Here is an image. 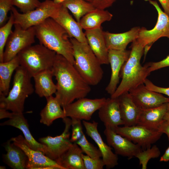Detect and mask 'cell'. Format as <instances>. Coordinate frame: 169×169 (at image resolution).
<instances>
[{
	"instance_id": "obj_1",
	"label": "cell",
	"mask_w": 169,
	"mask_h": 169,
	"mask_svg": "<svg viewBox=\"0 0 169 169\" xmlns=\"http://www.w3.org/2000/svg\"><path fill=\"white\" fill-rule=\"evenodd\" d=\"M52 71L57 82L55 97L62 108L76 99L85 97L90 92V85L62 55L56 54Z\"/></svg>"
},
{
	"instance_id": "obj_2",
	"label": "cell",
	"mask_w": 169,
	"mask_h": 169,
	"mask_svg": "<svg viewBox=\"0 0 169 169\" xmlns=\"http://www.w3.org/2000/svg\"><path fill=\"white\" fill-rule=\"evenodd\" d=\"M131 48L130 56L120 71V76L121 81L111 98H118L122 94L144 84L150 74L148 71L147 63L142 66L140 63L144 53V47L136 39L132 42Z\"/></svg>"
},
{
	"instance_id": "obj_3",
	"label": "cell",
	"mask_w": 169,
	"mask_h": 169,
	"mask_svg": "<svg viewBox=\"0 0 169 169\" xmlns=\"http://www.w3.org/2000/svg\"><path fill=\"white\" fill-rule=\"evenodd\" d=\"M35 27L39 44L61 55L74 65L72 44L66 30L51 18Z\"/></svg>"
},
{
	"instance_id": "obj_4",
	"label": "cell",
	"mask_w": 169,
	"mask_h": 169,
	"mask_svg": "<svg viewBox=\"0 0 169 169\" xmlns=\"http://www.w3.org/2000/svg\"><path fill=\"white\" fill-rule=\"evenodd\" d=\"M72 44L74 65L84 79L90 85L98 84L102 79L101 64L88 43L70 38Z\"/></svg>"
},
{
	"instance_id": "obj_5",
	"label": "cell",
	"mask_w": 169,
	"mask_h": 169,
	"mask_svg": "<svg viewBox=\"0 0 169 169\" xmlns=\"http://www.w3.org/2000/svg\"><path fill=\"white\" fill-rule=\"evenodd\" d=\"M32 77L23 67L15 70L13 86L6 96L0 95V108L16 113H23L26 99L33 92Z\"/></svg>"
},
{
	"instance_id": "obj_6",
	"label": "cell",
	"mask_w": 169,
	"mask_h": 169,
	"mask_svg": "<svg viewBox=\"0 0 169 169\" xmlns=\"http://www.w3.org/2000/svg\"><path fill=\"white\" fill-rule=\"evenodd\" d=\"M56 53L39 44L23 49L18 54L20 65L32 77L43 71L52 70Z\"/></svg>"
},
{
	"instance_id": "obj_7",
	"label": "cell",
	"mask_w": 169,
	"mask_h": 169,
	"mask_svg": "<svg viewBox=\"0 0 169 169\" xmlns=\"http://www.w3.org/2000/svg\"><path fill=\"white\" fill-rule=\"evenodd\" d=\"M62 5V3H56L53 0H45L35 9L26 13H19L14 6L11 11L14 16V24L26 29L52 18L58 13Z\"/></svg>"
},
{
	"instance_id": "obj_8",
	"label": "cell",
	"mask_w": 169,
	"mask_h": 169,
	"mask_svg": "<svg viewBox=\"0 0 169 169\" xmlns=\"http://www.w3.org/2000/svg\"><path fill=\"white\" fill-rule=\"evenodd\" d=\"M148 0L155 8L158 16L154 27L150 30L141 28L136 39L144 47L146 54L152 44L160 38L166 37L169 39V15L162 11L156 1Z\"/></svg>"
},
{
	"instance_id": "obj_9",
	"label": "cell",
	"mask_w": 169,
	"mask_h": 169,
	"mask_svg": "<svg viewBox=\"0 0 169 169\" xmlns=\"http://www.w3.org/2000/svg\"><path fill=\"white\" fill-rule=\"evenodd\" d=\"M7 42L3 55V62L8 61L17 56L21 51L35 42V26L24 29L14 24Z\"/></svg>"
},
{
	"instance_id": "obj_10",
	"label": "cell",
	"mask_w": 169,
	"mask_h": 169,
	"mask_svg": "<svg viewBox=\"0 0 169 169\" xmlns=\"http://www.w3.org/2000/svg\"><path fill=\"white\" fill-rule=\"evenodd\" d=\"M117 134L139 145L143 150L151 147L159 140L163 133L136 125L131 126H119L112 128Z\"/></svg>"
},
{
	"instance_id": "obj_11",
	"label": "cell",
	"mask_w": 169,
	"mask_h": 169,
	"mask_svg": "<svg viewBox=\"0 0 169 169\" xmlns=\"http://www.w3.org/2000/svg\"><path fill=\"white\" fill-rule=\"evenodd\" d=\"M62 119L65 124V128L62 134L55 137L48 136L39 139V142L45 146L47 148L45 155L55 161L73 144L70 138L71 119L67 117Z\"/></svg>"
},
{
	"instance_id": "obj_12",
	"label": "cell",
	"mask_w": 169,
	"mask_h": 169,
	"mask_svg": "<svg viewBox=\"0 0 169 169\" xmlns=\"http://www.w3.org/2000/svg\"><path fill=\"white\" fill-rule=\"evenodd\" d=\"M106 99L105 97L95 99L83 98L63 107V109L66 117L81 120H89L93 114L99 110Z\"/></svg>"
},
{
	"instance_id": "obj_13",
	"label": "cell",
	"mask_w": 169,
	"mask_h": 169,
	"mask_svg": "<svg viewBox=\"0 0 169 169\" xmlns=\"http://www.w3.org/2000/svg\"><path fill=\"white\" fill-rule=\"evenodd\" d=\"M10 139L22 149L27 156V169H64L56 161L49 158L42 152L31 148L22 136L19 135Z\"/></svg>"
},
{
	"instance_id": "obj_14",
	"label": "cell",
	"mask_w": 169,
	"mask_h": 169,
	"mask_svg": "<svg viewBox=\"0 0 169 169\" xmlns=\"http://www.w3.org/2000/svg\"><path fill=\"white\" fill-rule=\"evenodd\" d=\"M104 133L108 145L112 147L117 155L127 157L130 159L142 151L140 146L132 142L127 138L117 133L108 125H105Z\"/></svg>"
},
{
	"instance_id": "obj_15",
	"label": "cell",
	"mask_w": 169,
	"mask_h": 169,
	"mask_svg": "<svg viewBox=\"0 0 169 169\" xmlns=\"http://www.w3.org/2000/svg\"><path fill=\"white\" fill-rule=\"evenodd\" d=\"M129 92L136 104L142 110L157 107L169 102L168 98L148 89L144 84L131 89Z\"/></svg>"
},
{
	"instance_id": "obj_16",
	"label": "cell",
	"mask_w": 169,
	"mask_h": 169,
	"mask_svg": "<svg viewBox=\"0 0 169 169\" xmlns=\"http://www.w3.org/2000/svg\"><path fill=\"white\" fill-rule=\"evenodd\" d=\"M86 134L95 142L102 154L106 168H113L118 164V155L114 153L111 146L103 141L98 130V123L93 121L90 122L83 120Z\"/></svg>"
},
{
	"instance_id": "obj_17",
	"label": "cell",
	"mask_w": 169,
	"mask_h": 169,
	"mask_svg": "<svg viewBox=\"0 0 169 169\" xmlns=\"http://www.w3.org/2000/svg\"><path fill=\"white\" fill-rule=\"evenodd\" d=\"M130 52V50L126 49L108 50V60L111 72L110 81L105 90L110 96L114 93L117 87L121 70L123 64L128 60Z\"/></svg>"
},
{
	"instance_id": "obj_18",
	"label": "cell",
	"mask_w": 169,
	"mask_h": 169,
	"mask_svg": "<svg viewBox=\"0 0 169 169\" xmlns=\"http://www.w3.org/2000/svg\"><path fill=\"white\" fill-rule=\"evenodd\" d=\"M52 18L66 30L70 38H74L81 43H88L79 23L74 19L68 9L62 5L58 13Z\"/></svg>"
},
{
	"instance_id": "obj_19",
	"label": "cell",
	"mask_w": 169,
	"mask_h": 169,
	"mask_svg": "<svg viewBox=\"0 0 169 169\" xmlns=\"http://www.w3.org/2000/svg\"><path fill=\"white\" fill-rule=\"evenodd\" d=\"M88 43L101 64H108V50L107 47L102 27L85 30Z\"/></svg>"
},
{
	"instance_id": "obj_20",
	"label": "cell",
	"mask_w": 169,
	"mask_h": 169,
	"mask_svg": "<svg viewBox=\"0 0 169 169\" xmlns=\"http://www.w3.org/2000/svg\"><path fill=\"white\" fill-rule=\"evenodd\" d=\"M99 117L104 124L113 128L124 125L120 110L118 98H108L99 109Z\"/></svg>"
},
{
	"instance_id": "obj_21",
	"label": "cell",
	"mask_w": 169,
	"mask_h": 169,
	"mask_svg": "<svg viewBox=\"0 0 169 169\" xmlns=\"http://www.w3.org/2000/svg\"><path fill=\"white\" fill-rule=\"evenodd\" d=\"M0 125H9L18 129L22 131L26 142L31 148L40 151L45 154L47 151L46 146L38 142L33 136L29 129L27 121L23 113L14 112L11 118L1 123Z\"/></svg>"
},
{
	"instance_id": "obj_22",
	"label": "cell",
	"mask_w": 169,
	"mask_h": 169,
	"mask_svg": "<svg viewBox=\"0 0 169 169\" xmlns=\"http://www.w3.org/2000/svg\"><path fill=\"white\" fill-rule=\"evenodd\" d=\"M141 28L135 27L130 30L120 33L104 31V35L108 50H123L127 45L137 39Z\"/></svg>"
},
{
	"instance_id": "obj_23",
	"label": "cell",
	"mask_w": 169,
	"mask_h": 169,
	"mask_svg": "<svg viewBox=\"0 0 169 169\" xmlns=\"http://www.w3.org/2000/svg\"><path fill=\"white\" fill-rule=\"evenodd\" d=\"M71 119L72 135L70 139L72 143L78 145L84 153L92 158H100L102 154L99 149L90 143L84 133L81 120Z\"/></svg>"
},
{
	"instance_id": "obj_24",
	"label": "cell",
	"mask_w": 169,
	"mask_h": 169,
	"mask_svg": "<svg viewBox=\"0 0 169 169\" xmlns=\"http://www.w3.org/2000/svg\"><path fill=\"white\" fill-rule=\"evenodd\" d=\"M169 102L154 108L141 110L137 125L148 129L158 131L163 118L169 110Z\"/></svg>"
},
{
	"instance_id": "obj_25",
	"label": "cell",
	"mask_w": 169,
	"mask_h": 169,
	"mask_svg": "<svg viewBox=\"0 0 169 169\" xmlns=\"http://www.w3.org/2000/svg\"><path fill=\"white\" fill-rule=\"evenodd\" d=\"M118 98L124 126L136 125L142 110L135 103L129 92L122 94Z\"/></svg>"
},
{
	"instance_id": "obj_26",
	"label": "cell",
	"mask_w": 169,
	"mask_h": 169,
	"mask_svg": "<svg viewBox=\"0 0 169 169\" xmlns=\"http://www.w3.org/2000/svg\"><path fill=\"white\" fill-rule=\"evenodd\" d=\"M11 141L10 139L4 144L7 153L3 155L4 161L13 169H27V156L22 149Z\"/></svg>"
},
{
	"instance_id": "obj_27",
	"label": "cell",
	"mask_w": 169,
	"mask_h": 169,
	"mask_svg": "<svg viewBox=\"0 0 169 169\" xmlns=\"http://www.w3.org/2000/svg\"><path fill=\"white\" fill-rule=\"evenodd\" d=\"M83 152L77 144L70 147L55 161L64 169H85L82 157Z\"/></svg>"
},
{
	"instance_id": "obj_28",
	"label": "cell",
	"mask_w": 169,
	"mask_h": 169,
	"mask_svg": "<svg viewBox=\"0 0 169 169\" xmlns=\"http://www.w3.org/2000/svg\"><path fill=\"white\" fill-rule=\"evenodd\" d=\"M53 76L52 69L43 71L33 77L35 82V92L39 97L46 98L55 94L57 87L53 81Z\"/></svg>"
},
{
	"instance_id": "obj_29",
	"label": "cell",
	"mask_w": 169,
	"mask_h": 169,
	"mask_svg": "<svg viewBox=\"0 0 169 169\" xmlns=\"http://www.w3.org/2000/svg\"><path fill=\"white\" fill-rule=\"evenodd\" d=\"M47 103L40 113V122L49 126L53 122L59 118L66 117L64 111L59 100L52 95L46 98Z\"/></svg>"
},
{
	"instance_id": "obj_30",
	"label": "cell",
	"mask_w": 169,
	"mask_h": 169,
	"mask_svg": "<svg viewBox=\"0 0 169 169\" xmlns=\"http://www.w3.org/2000/svg\"><path fill=\"white\" fill-rule=\"evenodd\" d=\"M112 17L108 11L95 8L83 17L79 23L83 29L92 30L101 27L103 23L110 21Z\"/></svg>"
},
{
	"instance_id": "obj_31",
	"label": "cell",
	"mask_w": 169,
	"mask_h": 169,
	"mask_svg": "<svg viewBox=\"0 0 169 169\" xmlns=\"http://www.w3.org/2000/svg\"><path fill=\"white\" fill-rule=\"evenodd\" d=\"M20 65L17 55L8 61L0 62V95H8L13 73Z\"/></svg>"
},
{
	"instance_id": "obj_32",
	"label": "cell",
	"mask_w": 169,
	"mask_h": 169,
	"mask_svg": "<svg viewBox=\"0 0 169 169\" xmlns=\"http://www.w3.org/2000/svg\"><path fill=\"white\" fill-rule=\"evenodd\" d=\"M62 4L71 11L76 21L79 23L83 17L95 8L85 0H66Z\"/></svg>"
},
{
	"instance_id": "obj_33",
	"label": "cell",
	"mask_w": 169,
	"mask_h": 169,
	"mask_svg": "<svg viewBox=\"0 0 169 169\" xmlns=\"http://www.w3.org/2000/svg\"><path fill=\"white\" fill-rule=\"evenodd\" d=\"M14 24V18L11 11L10 16L7 23L0 28V62H3V55L5 45Z\"/></svg>"
},
{
	"instance_id": "obj_34",
	"label": "cell",
	"mask_w": 169,
	"mask_h": 169,
	"mask_svg": "<svg viewBox=\"0 0 169 169\" xmlns=\"http://www.w3.org/2000/svg\"><path fill=\"white\" fill-rule=\"evenodd\" d=\"M161 155L159 148L156 145H153L152 147L142 151L139 153L136 157L138 158L140 165H141L142 169L147 168V164L150 159L158 157Z\"/></svg>"
},
{
	"instance_id": "obj_35",
	"label": "cell",
	"mask_w": 169,
	"mask_h": 169,
	"mask_svg": "<svg viewBox=\"0 0 169 169\" xmlns=\"http://www.w3.org/2000/svg\"><path fill=\"white\" fill-rule=\"evenodd\" d=\"M41 2L39 0H13V6L18 8L22 13L33 10L38 7Z\"/></svg>"
},
{
	"instance_id": "obj_36",
	"label": "cell",
	"mask_w": 169,
	"mask_h": 169,
	"mask_svg": "<svg viewBox=\"0 0 169 169\" xmlns=\"http://www.w3.org/2000/svg\"><path fill=\"white\" fill-rule=\"evenodd\" d=\"M82 157L85 169H103L105 163L100 158H92L86 155Z\"/></svg>"
},
{
	"instance_id": "obj_37",
	"label": "cell",
	"mask_w": 169,
	"mask_h": 169,
	"mask_svg": "<svg viewBox=\"0 0 169 169\" xmlns=\"http://www.w3.org/2000/svg\"><path fill=\"white\" fill-rule=\"evenodd\" d=\"M13 0H0V26L5 24L9 17L8 16V12L11 11L13 6Z\"/></svg>"
},
{
	"instance_id": "obj_38",
	"label": "cell",
	"mask_w": 169,
	"mask_h": 169,
	"mask_svg": "<svg viewBox=\"0 0 169 169\" xmlns=\"http://www.w3.org/2000/svg\"><path fill=\"white\" fill-rule=\"evenodd\" d=\"M148 67V71L150 73L159 69L169 66V54L164 59L157 62H151L147 63Z\"/></svg>"
},
{
	"instance_id": "obj_39",
	"label": "cell",
	"mask_w": 169,
	"mask_h": 169,
	"mask_svg": "<svg viewBox=\"0 0 169 169\" xmlns=\"http://www.w3.org/2000/svg\"><path fill=\"white\" fill-rule=\"evenodd\" d=\"M144 84L148 89L161 94H165L167 95L169 99V87L164 88L157 86L147 79H146ZM168 105L169 107V102Z\"/></svg>"
},
{
	"instance_id": "obj_40",
	"label": "cell",
	"mask_w": 169,
	"mask_h": 169,
	"mask_svg": "<svg viewBox=\"0 0 169 169\" xmlns=\"http://www.w3.org/2000/svg\"><path fill=\"white\" fill-rule=\"evenodd\" d=\"M96 8L105 9L111 6L116 0H85Z\"/></svg>"
},
{
	"instance_id": "obj_41",
	"label": "cell",
	"mask_w": 169,
	"mask_h": 169,
	"mask_svg": "<svg viewBox=\"0 0 169 169\" xmlns=\"http://www.w3.org/2000/svg\"><path fill=\"white\" fill-rule=\"evenodd\" d=\"M158 131L162 133H165L167 136L169 141V123L163 120L161 122Z\"/></svg>"
},
{
	"instance_id": "obj_42",
	"label": "cell",
	"mask_w": 169,
	"mask_h": 169,
	"mask_svg": "<svg viewBox=\"0 0 169 169\" xmlns=\"http://www.w3.org/2000/svg\"><path fill=\"white\" fill-rule=\"evenodd\" d=\"M14 112H9L8 110L2 108H0V119L5 118H11L13 116Z\"/></svg>"
},
{
	"instance_id": "obj_43",
	"label": "cell",
	"mask_w": 169,
	"mask_h": 169,
	"mask_svg": "<svg viewBox=\"0 0 169 169\" xmlns=\"http://www.w3.org/2000/svg\"><path fill=\"white\" fill-rule=\"evenodd\" d=\"M162 6L164 12L169 15V0H158Z\"/></svg>"
},
{
	"instance_id": "obj_44",
	"label": "cell",
	"mask_w": 169,
	"mask_h": 169,
	"mask_svg": "<svg viewBox=\"0 0 169 169\" xmlns=\"http://www.w3.org/2000/svg\"><path fill=\"white\" fill-rule=\"evenodd\" d=\"M168 161H169V146L160 159V161L167 162Z\"/></svg>"
},
{
	"instance_id": "obj_45",
	"label": "cell",
	"mask_w": 169,
	"mask_h": 169,
	"mask_svg": "<svg viewBox=\"0 0 169 169\" xmlns=\"http://www.w3.org/2000/svg\"><path fill=\"white\" fill-rule=\"evenodd\" d=\"M163 120H165L169 123V110L167 111L164 115L163 118Z\"/></svg>"
},
{
	"instance_id": "obj_46",
	"label": "cell",
	"mask_w": 169,
	"mask_h": 169,
	"mask_svg": "<svg viewBox=\"0 0 169 169\" xmlns=\"http://www.w3.org/2000/svg\"><path fill=\"white\" fill-rule=\"evenodd\" d=\"M66 0H53L54 1L57 3H62Z\"/></svg>"
},
{
	"instance_id": "obj_47",
	"label": "cell",
	"mask_w": 169,
	"mask_h": 169,
	"mask_svg": "<svg viewBox=\"0 0 169 169\" xmlns=\"http://www.w3.org/2000/svg\"><path fill=\"white\" fill-rule=\"evenodd\" d=\"M0 168L1 169H6V167L5 166H1L0 167Z\"/></svg>"
}]
</instances>
